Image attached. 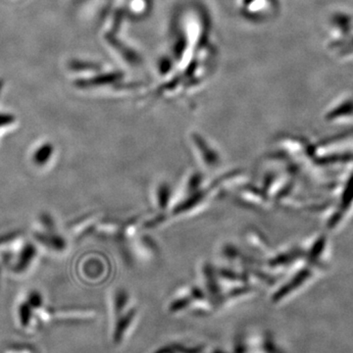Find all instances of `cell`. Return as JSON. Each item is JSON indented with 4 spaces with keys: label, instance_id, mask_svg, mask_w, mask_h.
Returning <instances> with one entry per match:
<instances>
[{
    "label": "cell",
    "instance_id": "cell-1",
    "mask_svg": "<svg viewBox=\"0 0 353 353\" xmlns=\"http://www.w3.org/2000/svg\"><path fill=\"white\" fill-rule=\"evenodd\" d=\"M32 241L38 248L50 254L66 252L67 241L58 232L55 221L48 214H41L32 227Z\"/></svg>",
    "mask_w": 353,
    "mask_h": 353
},
{
    "label": "cell",
    "instance_id": "cell-2",
    "mask_svg": "<svg viewBox=\"0 0 353 353\" xmlns=\"http://www.w3.org/2000/svg\"><path fill=\"white\" fill-rule=\"evenodd\" d=\"M192 145L196 153L197 160L203 167L204 170L213 172L222 166L223 157L219 150L215 148L208 139L199 134L192 137Z\"/></svg>",
    "mask_w": 353,
    "mask_h": 353
},
{
    "label": "cell",
    "instance_id": "cell-3",
    "mask_svg": "<svg viewBox=\"0 0 353 353\" xmlns=\"http://www.w3.org/2000/svg\"><path fill=\"white\" fill-rule=\"evenodd\" d=\"M205 185V176H204L203 172L190 171L183 179L180 190L174 196L173 206L178 202L183 201V199H187V197L192 196L199 190L204 189Z\"/></svg>",
    "mask_w": 353,
    "mask_h": 353
},
{
    "label": "cell",
    "instance_id": "cell-4",
    "mask_svg": "<svg viewBox=\"0 0 353 353\" xmlns=\"http://www.w3.org/2000/svg\"><path fill=\"white\" fill-rule=\"evenodd\" d=\"M174 196L170 183L167 181L157 183L152 192L153 205L157 213H168L173 206Z\"/></svg>",
    "mask_w": 353,
    "mask_h": 353
},
{
    "label": "cell",
    "instance_id": "cell-5",
    "mask_svg": "<svg viewBox=\"0 0 353 353\" xmlns=\"http://www.w3.org/2000/svg\"><path fill=\"white\" fill-rule=\"evenodd\" d=\"M101 214L99 213H90V214L81 216L78 219L70 222L67 230L73 238H83L94 232L95 225L99 219H101Z\"/></svg>",
    "mask_w": 353,
    "mask_h": 353
},
{
    "label": "cell",
    "instance_id": "cell-6",
    "mask_svg": "<svg viewBox=\"0 0 353 353\" xmlns=\"http://www.w3.org/2000/svg\"><path fill=\"white\" fill-rule=\"evenodd\" d=\"M236 196L243 205L257 208L266 206L267 196H265L263 190L252 185H248L245 183L241 185L236 190Z\"/></svg>",
    "mask_w": 353,
    "mask_h": 353
},
{
    "label": "cell",
    "instance_id": "cell-7",
    "mask_svg": "<svg viewBox=\"0 0 353 353\" xmlns=\"http://www.w3.org/2000/svg\"><path fill=\"white\" fill-rule=\"evenodd\" d=\"M55 155H57V150L52 143H43L32 150L30 158L34 166L44 169L50 166L51 162L54 160Z\"/></svg>",
    "mask_w": 353,
    "mask_h": 353
},
{
    "label": "cell",
    "instance_id": "cell-8",
    "mask_svg": "<svg viewBox=\"0 0 353 353\" xmlns=\"http://www.w3.org/2000/svg\"><path fill=\"white\" fill-rule=\"evenodd\" d=\"M199 276L202 283L205 285L206 290L213 296L219 294L221 285L218 279L217 270L208 261H203L199 266Z\"/></svg>",
    "mask_w": 353,
    "mask_h": 353
},
{
    "label": "cell",
    "instance_id": "cell-9",
    "mask_svg": "<svg viewBox=\"0 0 353 353\" xmlns=\"http://www.w3.org/2000/svg\"><path fill=\"white\" fill-rule=\"evenodd\" d=\"M123 223L118 220L114 219H99V222L95 225L94 232L95 234L101 236H108V238H113V236H119L121 228Z\"/></svg>",
    "mask_w": 353,
    "mask_h": 353
},
{
    "label": "cell",
    "instance_id": "cell-10",
    "mask_svg": "<svg viewBox=\"0 0 353 353\" xmlns=\"http://www.w3.org/2000/svg\"><path fill=\"white\" fill-rule=\"evenodd\" d=\"M136 243L139 245V252H143L145 256L148 257V255L152 256V255L157 254V245L152 239L143 236V238H139V240H137Z\"/></svg>",
    "mask_w": 353,
    "mask_h": 353
},
{
    "label": "cell",
    "instance_id": "cell-11",
    "mask_svg": "<svg viewBox=\"0 0 353 353\" xmlns=\"http://www.w3.org/2000/svg\"><path fill=\"white\" fill-rule=\"evenodd\" d=\"M246 241L248 245L254 248V250H265L266 245L261 241V234L257 232L250 231L246 234Z\"/></svg>",
    "mask_w": 353,
    "mask_h": 353
},
{
    "label": "cell",
    "instance_id": "cell-12",
    "mask_svg": "<svg viewBox=\"0 0 353 353\" xmlns=\"http://www.w3.org/2000/svg\"><path fill=\"white\" fill-rule=\"evenodd\" d=\"M0 269H1V264H0Z\"/></svg>",
    "mask_w": 353,
    "mask_h": 353
}]
</instances>
